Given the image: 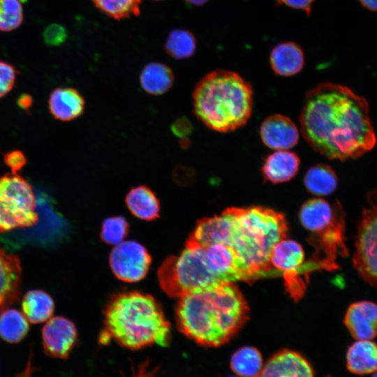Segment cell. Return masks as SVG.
Returning <instances> with one entry per match:
<instances>
[{"mask_svg": "<svg viewBox=\"0 0 377 377\" xmlns=\"http://www.w3.org/2000/svg\"><path fill=\"white\" fill-rule=\"evenodd\" d=\"M300 122L306 141L329 159L357 158L376 142L367 101L346 86L324 82L310 89Z\"/></svg>", "mask_w": 377, "mask_h": 377, "instance_id": "1", "label": "cell"}, {"mask_svg": "<svg viewBox=\"0 0 377 377\" xmlns=\"http://www.w3.org/2000/svg\"><path fill=\"white\" fill-rule=\"evenodd\" d=\"M247 303L233 282L179 298L178 330L197 343L219 347L230 341L249 318Z\"/></svg>", "mask_w": 377, "mask_h": 377, "instance_id": "2", "label": "cell"}, {"mask_svg": "<svg viewBox=\"0 0 377 377\" xmlns=\"http://www.w3.org/2000/svg\"><path fill=\"white\" fill-rule=\"evenodd\" d=\"M284 215L260 206L229 207L221 214L219 242L232 247L253 279L281 276L269 262L272 249L286 238Z\"/></svg>", "mask_w": 377, "mask_h": 377, "instance_id": "3", "label": "cell"}, {"mask_svg": "<svg viewBox=\"0 0 377 377\" xmlns=\"http://www.w3.org/2000/svg\"><path fill=\"white\" fill-rule=\"evenodd\" d=\"M101 341L112 339L120 346L138 350L153 344L168 346L170 324L159 303L150 295L138 291L113 295L104 312Z\"/></svg>", "mask_w": 377, "mask_h": 377, "instance_id": "4", "label": "cell"}, {"mask_svg": "<svg viewBox=\"0 0 377 377\" xmlns=\"http://www.w3.org/2000/svg\"><path fill=\"white\" fill-rule=\"evenodd\" d=\"M192 97L197 118L217 132L242 127L252 113V86L231 71L216 69L206 74L196 84Z\"/></svg>", "mask_w": 377, "mask_h": 377, "instance_id": "5", "label": "cell"}, {"mask_svg": "<svg viewBox=\"0 0 377 377\" xmlns=\"http://www.w3.org/2000/svg\"><path fill=\"white\" fill-rule=\"evenodd\" d=\"M158 279L162 290L177 298L224 283L209 269L204 247L188 243L179 255L169 256L162 263Z\"/></svg>", "mask_w": 377, "mask_h": 377, "instance_id": "6", "label": "cell"}, {"mask_svg": "<svg viewBox=\"0 0 377 377\" xmlns=\"http://www.w3.org/2000/svg\"><path fill=\"white\" fill-rule=\"evenodd\" d=\"M38 221L32 186L18 174L0 177V233L31 227Z\"/></svg>", "mask_w": 377, "mask_h": 377, "instance_id": "7", "label": "cell"}, {"mask_svg": "<svg viewBox=\"0 0 377 377\" xmlns=\"http://www.w3.org/2000/svg\"><path fill=\"white\" fill-rule=\"evenodd\" d=\"M353 266L359 275L377 289V205L364 208L355 240Z\"/></svg>", "mask_w": 377, "mask_h": 377, "instance_id": "8", "label": "cell"}, {"mask_svg": "<svg viewBox=\"0 0 377 377\" xmlns=\"http://www.w3.org/2000/svg\"><path fill=\"white\" fill-rule=\"evenodd\" d=\"M304 261L302 246L286 238L274 245L269 258L271 266L283 277L286 290L296 301L301 298L306 289V283L300 276Z\"/></svg>", "mask_w": 377, "mask_h": 377, "instance_id": "9", "label": "cell"}, {"mask_svg": "<svg viewBox=\"0 0 377 377\" xmlns=\"http://www.w3.org/2000/svg\"><path fill=\"white\" fill-rule=\"evenodd\" d=\"M151 258L145 247L135 241H123L112 250L109 263L113 274L126 282L143 279L149 269Z\"/></svg>", "mask_w": 377, "mask_h": 377, "instance_id": "10", "label": "cell"}, {"mask_svg": "<svg viewBox=\"0 0 377 377\" xmlns=\"http://www.w3.org/2000/svg\"><path fill=\"white\" fill-rule=\"evenodd\" d=\"M204 249L209 269L221 281L235 283L253 280L248 268L232 247L215 243Z\"/></svg>", "mask_w": 377, "mask_h": 377, "instance_id": "11", "label": "cell"}, {"mask_svg": "<svg viewBox=\"0 0 377 377\" xmlns=\"http://www.w3.org/2000/svg\"><path fill=\"white\" fill-rule=\"evenodd\" d=\"M77 339V332L74 323L63 316L50 318L42 330L45 353L52 357L67 358Z\"/></svg>", "mask_w": 377, "mask_h": 377, "instance_id": "12", "label": "cell"}, {"mask_svg": "<svg viewBox=\"0 0 377 377\" xmlns=\"http://www.w3.org/2000/svg\"><path fill=\"white\" fill-rule=\"evenodd\" d=\"M263 142L274 150H288L299 140V131L288 117L276 114L266 118L260 128Z\"/></svg>", "mask_w": 377, "mask_h": 377, "instance_id": "13", "label": "cell"}, {"mask_svg": "<svg viewBox=\"0 0 377 377\" xmlns=\"http://www.w3.org/2000/svg\"><path fill=\"white\" fill-rule=\"evenodd\" d=\"M257 377H314L309 362L297 352L284 349L273 355Z\"/></svg>", "mask_w": 377, "mask_h": 377, "instance_id": "14", "label": "cell"}, {"mask_svg": "<svg viewBox=\"0 0 377 377\" xmlns=\"http://www.w3.org/2000/svg\"><path fill=\"white\" fill-rule=\"evenodd\" d=\"M344 324L356 340H372L377 337V304L371 301L351 304L345 314Z\"/></svg>", "mask_w": 377, "mask_h": 377, "instance_id": "15", "label": "cell"}, {"mask_svg": "<svg viewBox=\"0 0 377 377\" xmlns=\"http://www.w3.org/2000/svg\"><path fill=\"white\" fill-rule=\"evenodd\" d=\"M21 275L18 257L0 248V313L18 300Z\"/></svg>", "mask_w": 377, "mask_h": 377, "instance_id": "16", "label": "cell"}, {"mask_svg": "<svg viewBox=\"0 0 377 377\" xmlns=\"http://www.w3.org/2000/svg\"><path fill=\"white\" fill-rule=\"evenodd\" d=\"M48 108L51 115L60 121H71L82 115L85 101L78 90L73 87H61L50 94Z\"/></svg>", "mask_w": 377, "mask_h": 377, "instance_id": "17", "label": "cell"}, {"mask_svg": "<svg viewBox=\"0 0 377 377\" xmlns=\"http://www.w3.org/2000/svg\"><path fill=\"white\" fill-rule=\"evenodd\" d=\"M341 210L338 201L331 205L323 198H312L302 205L299 219L302 226L313 233L327 228Z\"/></svg>", "mask_w": 377, "mask_h": 377, "instance_id": "18", "label": "cell"}, {"mask_svg": "<svg viewBox=\"0 0 377 377\" xmlns=\"http://www.w3.org/2000/svg\"><path fill=\"white\" fill-rule=\"evenodd\" d=\"M300 160L298 156L288 150H276L265 158L262 174L265 181L272 184L284 183L297 173Z\"/></svg>", "mask_w": 377, "mask_h": 377, "instance_id": "19", "label": "cell"}, {"mask_svg": "<svg viewBox=\"0 0 377 377\" xmlns=\"http://www.w3.org/2000/svg\"><path fill=\"white\" fill-rule=\"evenodd\" d=\"M269 64L274 73L283 77L299 73L304 65V54L301 47L293 41L279 43L269 55Z\"/></svg>", "mask_w": 377, "mask_h": 377, "instance_id": "20", "label": "cell"}, {"mask_svg": "<svg viewBox=\"0 0 377 377\" xmlns=\"http://www.w3.org/2000/svg\"><path fill=\"white\" fill-rule=\"evenodd\" d=\"M125 203L131 213L138 219L152 221L159 217L160 201L145 185L131 188L126 195Z\"/></svg>", "mask_w": 377, "mask_h": 377, "instance_id": "21", "label": "cell"}, {"mask_svg": "<svg viewBox=\"0 0 377 377\" xmlns=\"http://www.w3.org/2000/svg\"><path fill=\"white\" fill-rule=\"evenodd\" d=\"M346 366L353 374L365 375L377 371V343L357 340L348 349Z\"/></svg>", "mask_w": 377, "mask_h": 377, "instance_id": "22", "label": "cell"}, {"mask_svg": "<svg viewBox=\"0 0 377 377\" xmlns=\"http://www.w3.org/2000/svg\"><path fill=\"white\" fill-rule=\"evenodd\" d=\"M174 73L167 65L150 62L145 66L140 75V84L149 94L158 96L166 93L173 85Z\"/></svg>", "mask_w": 377, "mask_h": 377, "instance_id": "23", "label": "cell"}, {"mask_svg": "<svg viewBox=\"0 0 377 377\" xmlns=\"http://www.w3.org/2000/svg\"><path fill=\"white\" fill-rule=\"evenodd\" d=\"M22 307L27 320L36 324L47 321L52 317L54 304L50 295L45 291L31 290L24 295Z\"/></svg>", "mask_w": 377, "mask_h": 377, "instance_id": "24", "label": "cell"}, {"mask_svg": "<svg viewBox=\"0 0 377 377\" xmlns=\"http://www.w3.org/2000/svg\"><path fill=\"white\" fill-rule=\"evenodd\" d=\"M304 184L311 193L318 196H326L336 190L338 178L330 166L317 164L306 171Z\"/></svg>", "mask_w": 377, "mask_h": 377, "instance_id": "25", "label": "cell"}, {"mask_svg": "<svg viewBox=\"0 0 377 377\" xmlns=\"http://www.w3.org/2000/svg\"><path fill=\"white\" fill-rule=\"evenodd\" d=\"M263 367L260 351L252 346H244L231 357L230 368L239 377H257Z\"/></svg>", "mask_w": 377, "mask_h": 377, "instance_id": "26", "label": "cell"}, {"mask_svg": "<svg viewBox=\"0 0 377 377\" xmlns=\"http://www.w3.org/2000/svg\"><path fill=\"white\" fill-rule=\"evenodd\" d=\"M28 331V320L18 310L7 308L0 313V337L4 341L18 343Z\"/></svg>", "mask_w": 377, "mask_h": 377, "instance_id": "27", "label": "cell"}, {"mask_svg": "<svg viewBox=\"0 0 377 377\" xmlns=\"http://www.w3.org/2000/svg\"><path fill=\"white\" fill-rule=\"evenodd\" d=\"M196 46L195 36L190 31L183 29L172 30L164 44L166 53L175 59L191 57L195 53Z\"/></svg>", "mask_w": 377, "mask_h": 377, "instance_id": "28", "label": "cell"}, {"mask_svg": "<svg viewBox=\"0 0 377 377\" xmlns=\"http://www.w3.org/2000/svg\"><path fill=\"white\" fill-rule=\"evenodd\" d=\"M107 16L122 20L140 13L142 0H91Z\"/></svg>", "mask_w": 377, "mask_h": 377, "instance_id": "29", "label": "cell"}, {"mask_svg": "<svg viewBox=\"0 0 377 377\" xmlns=\"http://www.w3.org/2000/svg\"><path fill=\"white\" fill-rule=\"evenodd\" d=\"M24 20L20 0H0V31L9 32L18 28Z\"/></svg>", "mask_w": 377, "mask_h": 377, "instance_id": "30", "label": "cell"}, {"mask_svg": "<svg viewBox=\"0 0 377 377\" xmlns=\"http://www.w3.org/2000/svg\"><path fill=\"white\" fill-rule=\"evenodd\" d=\"M129 232V223L121 216L106 218L102 223L101 239L110 245H117L126 237Z\"/></svg>", "mask_w": 377, "mask_h": 377, "instance_id": "31", "label": "cell"}, {"mask_svg": "<svg viewBox=\"0 0 377 377\" xmlns=\"http://www.w3.org/2000/svg\"><path fill=\"white\" fill-rule=\"evenodd\" d=\"M18 72L9 62L0 60V98L7 95L13 88Z\"/></svg>", "mask_w": 377, "mask_h": 377, "instance_id": "32", "label": "cell"}, {"mask_svg": "<svg viewBox=\"0 0 377 377\" xmlns=\"http://www.w3.org/2000/svg\"><path fill=\"white\" fill-rule=\"evenodd\" d=\"M66 29L60 24H49L43 33V38L45 45L55 47L63 44L67 39Z\"/></svg>", "mask_w": 377, "mask_h": 377, "instance_id": "33", "label": "cell"}, {"mask_svg": "<svg viewBox=\"0 0 377 377\" xmlns=\"http://www.w3.org/2000/svg\"><path fill=\"white\" fill-rule=\"evenodd\" d=\"M3 162L9 168L10 173L15 175L25 166L27 160L22 151L15 149L4 154Z\"/></svg>", "mask_w": 377, "mask_h": 377, "instance_id": "34", "label": "cell"}, {"mask_svg": "<svg viewBox=\"0 0 377 377\" xmlns=\"http://www.w3.org/2000/svg\"><path fill=\"white\" fill-rule=\"evenodd\" d=\"M191 130V122L185 117L178 118L172 126V133L178 138H185L190 134Z\"/></svg>", "mask_w": 377, "mask_h": 377, "instance_id": "35", "label": "cell"}, {"mask_svg": "<svg viewBox=\"0 0 377 377\" xmlns=\"http://www.w3.org/2000/svg\"><path fill=\"white\" fill-rule=\"evenodd\" d=\"M279 4L304 11L309 16L315 0H278Z\"/></svg>", "mask_w": 377, "mask_h": 377, "instance_id": "36", "label": "cell"}, {"mask_svg": "<svg viewBox=\"0 0 377 377\" xmlns=\"http://www.w3.org/2000/svg\"><path fill=\"white\" fill-rule=\"evenodd\" d=\"M17 105L23 110H28L32 105V98L28 94H22L17 99Z\"/></svg>", "mask_w": 377, "mask_h": 377, "instance_id": "37", "label": "cell"}, {"mask_svg": "<svg viewBox=\"0 0 377 377\" xmlns=\"http://www.w3.org/2000/svg\"><path fill=\"white\" fill-rule=\"evenodd\" d=\"M360 3L371 11H377V0H358Z\"/></svg>", "mask_w": 377, "mask_h": 377, "instance_id": "38", "label": "cell"}, {"mask_svg": "<svg viewBox=\"0 0 377 377\" xmlns=\"http://www.w3.org/2000/svg\"><path fill=\"white\" fill-rule=\"evenodd\" d=\"M184 1L190 5L200 6L207 3L209 0H184Z\"/></svg>", "mask_w": 377, "mask_h": 377, "instance_id": "39", "label": "cell"}, {"mask_svg": "<svg viewBox=\"0 0 377 377\" xmlns=\"http://www.w3.org/2000/svg\"><path fill=\"white\" fill-rule=\"evenodd\" d=\"M371 377H377V371H376L375 372H374L373 375Z\"/></svg>", "mask_w": 377, "mask_h": 377, "instance_id": "40", "label": "cell"}, {"mask_svg": "<svg viewBox=\"0 0 377 377\" xmlns=\"http://www.w3.org/2000/svg\"><path fill=\"white\" fill-rule=\"evenodd\" d=\"M228 377H238V376H228Z\"/></svg>", "mask_w": 377, "mask_h": 377, "instance_id": "41", "label": "cell"}]
</instances>
